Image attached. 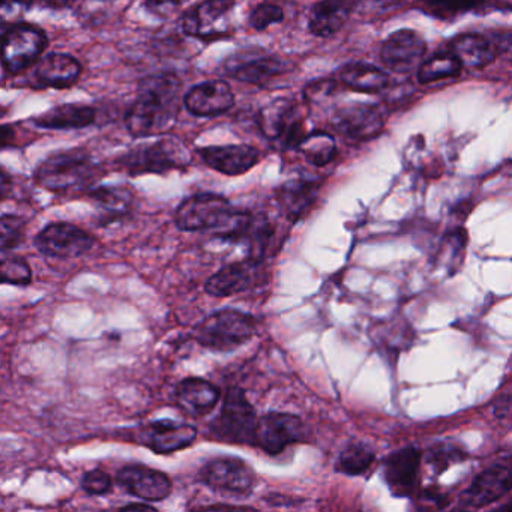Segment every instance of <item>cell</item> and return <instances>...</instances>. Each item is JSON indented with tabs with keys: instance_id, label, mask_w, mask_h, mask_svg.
Masks as SVG:
<instances>
[{
	"instance_id": "obj_29",
	"label": "cell",
	"mask_w": 512,
	"mask_h": 512,
	"mask_svg": "<svg viewBox=\"0 0 512 512\" xmlns=\"http://www.w3.org/2000/svg\"><path fill=\"white\" fill-rule=\"evenodd\" d=\"M95 208L100 212L106 223L121 221L133 212L136 196L130 187L125 185H112V187H98L88 194Z\"/></svg>"
},
{
	"instance_id": "obj_39",
	"label": "cell",
	"mask_w": 512,
	"mask_h": 512,
	"mask_svg": "<svg viewBox=\"0 0 512 512\" xmlns=\"http://www.w3.org/2000/svg\"><path fill=\"white\" fill-rule=\"evenodd\" d=\"M82 488L89 496H103L112 491V476L101 469L89 470L83 475Z\"/></svg>"
},
{
	"instance_id": "obj_40",
	"label": "cell",
	"mask_w": 512,
	"mask_h": 512,
	"mask_svg": "<svg viewBox=\"0 0 512 512\" xmlns=\"http://www.w3.org/2000/svg\"><path fill=\"white\" fill-rule=\"evenodd\" d=\"M337 88L338 83L334 82V80H316V82L308 83L304 91V97L310 103L319 104L332 97L337 92Z\"/></svg>"
},
{
	"instance_id": "obj_13",
	"label": "cell",
	"mask_w": 512,
	"mask_h": 512,
	"mask_svg": "<svg viewBox=\"0 0 512 512\" xmlns=\"http://www.w3.org/2000/svg\"><path fill=\"white\" fill-rule=\"evenodd\" d=\"M512 490V454L500 458L482 470L461 494V506L467 509L485 508L502 499Z\"/></svg>"
},
{
	"instance_id": "obj_7",
	"label": "cell",
	"mask_w": 512,
	"mask_h": 512,
	"mask_svg": "<svg viewBox=\"0 0 512 512\" xmlns=\"http://www.w3.org/2000/svg\"><path fill=\"white\" fill-rule=\"evenodd\" d=\"M257 125L266 139L280 143L283 149H298L308 134L301 107L289 98H277L266 104L257 115Z\"/></svg>"
},
{
	"instance_id": "obj_45",
	"label": "cell",
	"mask_w": 512,
	"mask_h": 512,
	"mask_svg": "<svg viewBox=\"0 0 512 512\" xmlns=\"http://www.w3.org/2000/svg\"><path fill=\"white\" fill-rule=\"evenodd\" d=\"M122 509H154L148 503H130V505L124 506Z\"/></svg>"
},
{
	"instance_id": "obj_17",
	"label": "cell",
	"mask_w": 512,
	"mask_h": 512,
	"mask_svg": "<svg viewBox=\"0 0 512 512\" xmlns=\"http://www.w3.org/2000/svg\"><path fill=\"white\" fill-rule=\"evenodd\" d=\"M427 44L421 35L410 29H401L389 35L380 50L383 65L392 73L410 74L418 71L424 62Z\"/></svg>"
},
{
	"instance_id": "obj_8",
	"label": "cell",
	"mask_w": 512,
	"mask_h": 512,
	"mask_svg": "<svg viewBox=\"0 0 512 512\" xmlns=\"http://www.w3.org/2000/svg\"><path fill=\"white\" fill-rule=\"evenodd\" d=\"M49 46L46 32L31 23H16L2 37V65L8 74L23 73L40 61Z\"/></svg>"
},
{
	"instance_id": "obj_6",
	"label": "cell",
	"mask_w": 512,
	"mask_h": 512,
	"mask_svg": "<svg viewBox=\"0 0 512 512\" xmlns=\"http://www.w3.org/2000/svg\"><path fill=\"white\" fill-rule=\"evenodd\" d=\"M235 212L232 203L220 194H193L176 209L175 223L182 232H209L217 236L229 226Z\"/></svg>"
},
{
	"instance_id": "obj_35",
	"label": "cell",
	"mask_w": 512,
	"mask_h": 512,
	"mask_svg": "<svg viewBox=\"0 0 512 512\" xmlns=\"http://www.w3.org/2000/svg\"><path fill=\"white\" fill-rule=\"evenodd\" d=\"M424 458L434 475L440 476L449 467L466 460L467 452L458 443L437 442L425 451Z\"/></svg>"
},
{
	"instance_id": "obj_24",
	"label": "cell",
	"mask_w": 512,
	"mask_h": 512,
	"mask_svg": "<svg viewBox=\"0 0 512 512\" xmlns=\"http://www.w3.org/2000/svg\"><path fill=\"white\" fill-rule=\"evenodd\" d=\"M227 70L233 79L248 85L265 86L271 80L283 76L289 71V65L277 56H251L242 58L236 56L232 62H227Z\"/></svg>"
},
{
	"instance_id": "obj_5",
	"label": "cell",
	"mask_w": 512,
	"mask_h": 512,
	"mask_svg": "<svg viewBox=\"0 0 512 512\" xmlns=\"http://www.w3.org/2000/svg\"><path fill=\"white\" fill-rule=\"evenodd\" d=\"M259 419L244 389H227L220 415L211 424V434L218 442L232 445H256Z\"/></svg>"
},
{
	"instance_id": "obj_3",
	"label": "cell",
	"mask_w": 512,
	"mask_h": 512,
	"mask_svg": "<svg viewBox=\"0 0 512 512\" xmlns=\"http://www.w3.org/2000/svg\"><path fill=\"white\" fill-rule=\"evenodd\" d=\"M256 329V319L251 314L223 308L197 323L193 337L205 349L226 353L248 343L256 335Z\"/></svg>"
},
{
	"instance_id": "obj_38",
	"label": "cell",
	"mask_w": 512,
	"mask_h": 512,
	"mask_svg": "<svg viewBox=\"0 0 512 512\" xmlns=\"http://www.w3.org/2000/svg\"><path fill=\"white\" fill-rule=\"evenodd\" d=\"M284 20V11L280 5L262 2L251 11L248 23L254 31H266L271 25H280Z\"/></svg>"
},
{
	"instance_id": "obj_47",
	"label": "cell",
	"mask_w": 512,
	"mask_h": 512,
	"mask_svg": "<svg viewBox=\"0 0 512 512\" xmlns=\"http://www.w3.org/2000/svg\"><path fill=\"white\" fill-rule=\"evenodd\" d=\"M2 2H4V4H5V2H7V0H2Z\"/></svg>"
},
{
	"instance_id": "obj_46",
	"label": "cell",
	"mask_w": 512,
	"mask_h": 512,
	"mask_svg": "<svg viewBox=\"0 0 512 512\" xmlns=\"http://www.w3.org/2000/svg\"><path fill=\"white\" fill-rule=\"evenodd\" d=\"M500 509H505V511H512V500L508 503V505L502 506Z\"/></svg>"
},
{
	"instance_id": "obj_18",
	"label": "cell",
	"mask_w": 512,
	"mask_h": 512,
	"mask_svg": "<svg viewBox=\"0 0 512 512\" xmlns=\"http://www.w3.org/2000/svg\"><path fill=\"white\" fill-rule=\"evenodd\" d=\"M115 481L125 493L145 502H163L172 494V479L166 473L142 464L122 467Z\"/></svg>"
},
{
	"instance_id": "obj_36",
	"label": "cell",
	"mask_w": 512,
	"mask_h": 512,
	"mask_svg": "<svg viewBox=\"0 0 512 512\" xmlns=\"http://www.w3.org/2000/svg\"><path fill=\"white\" fill-rule=\"evenodd\" d=\"M26 224L17 215L4 214L0 220V248L7 254L16 250L25 241Z\"/></svg>"
},
{
	"instance_id": "obj_26",
	"label": "cell",
	"mask_w": 512,
	"mask_h": 512,
	"mask_svg": "<svg viewBox=\"0 0 512 512\" xmlns=\"http://www.w3.org/2000/svg\"><path fill=\"white\" fill-rule=\"evenodd\" d=\"M352 10V0H319L311 8L308 29L314 37H332L346 25Z\"/></svg>"
},
{
	"instance_id": "obj_12",
	"label": "cell",
	"mask_w": 512,
	"mask_h": 512,
	"mask_svg": "<svg viewBox=\"0 0 512 512\" xmlns=\"http://www.w3.org/2000/svg\"><path fill=\"white\" fill-rule=\"evenodd\" d=\"M308 428L292 413L268 412L259 418L256 446L269 455H278L295 443L307 442Z\"/></svg>"
},
{
	"instance_id": "obj_42",
	"label": "cell",
	"mask_w": 512,
	"mask_h": 512,
	"mask_svg": "<svg viewBox=\"0 0 512 512\" xmlns=\"http://www.w3.org/2000/svg\"><path fill=\"white\" fill-rule=\"evenodd\" d=\"M364 10L373 11V13H382L389 10L394 5L400 4L401 0H358Z\"/></svg>"
},
{
	"instance_id": "obj_28",
	"label": "cell",
	"mask_w": 512,
	"mask_h": 512,
	"mask_svg": "<svg viewBox=\"0 0 512 512\" xmlns=\"http://www.w3.org/2000/svg\"><path fill=\"white\" fill-rule=\"evenodd\" d=\"M449 52L457 56L461 65L472 70L487 67L500 55L493 37L482 34H463L449 44Z\"/></svg>"
},
{
	"instance_id": "obj_2",
	"label": "cell",
	"mask_w": 512,
	"mask_h": 512,
	"mask_svg": "<svg viewBox=\"0 0 512 512\" xmlns=\"http://www.w3.org/2000/svg\"><path fill=\"white\" fill-rule=\"evenodd\" d=\"M191 152L176 137H163L152 143L134 146L118 160V167L130 176L166 175L187 169Z\"/></svg>"
},
{
	"instance_id": "obj_44",
	"label": "cell",
	"mask_w": 512,
	"mask_h": 512,
	"mask_svg": "<svg viewBox=\"0 0 512 512\" xmlns=\"http://www.w3.org/2000/svg\"><path fill=\"white\" fill-rule=\"evenodd\" d=\"M494 7L502 11H512V0H493Z\"/></svg>"
},
{
	"instance_id": "obj_41",
	"label": "cell",
	"mask_w": 512,
	"mask_h": 512,
	"mask_svg": "<svg viewBox=\"0 0 512 512\" xmlns=\"http://www.w3.org/2000/svg\"><path fill=\"white\" fill-rule=\"evenodd\" d=\"M418 502H424L425 506L427 503H433L434 508H445L448 505V497L445 494L440 493L436 488H428V490L422 491L421 497H419Z\"/></svg>"
},
{
	"instance_id": "obj_15",
	"label": "cell",
	"mask_w": 512,
	"mask_h": 512,
	"mask_svg": "<svg viewBox=\"0 0 512 512\" xmlns=\"http://www.w3.org/2000/svg\"><path fill=\"white\" fill-rule=\"evenodd\" d=\"M199 431L187 422L160 419L140 425L134 433V442L145 445L157 454H173L196 442Z\"/></svg>"
},
{
	"instance_id": "obj_21",
	"label": "cell",
	"mask_w": 512,
	"mask_h": 512,
	"mask_svg": "<svg viewBox=\"0 0 512 512\" xmlns=\"http://www.w3.org/2000/svg\"><path fill=\"white\" fill-rule=\"evenodd\" d=\"M197 152L206 166L226 176L245 175L262 160L259 149L250 145L206 146Z\"/></svg>"
},
{
	"instance_id": "obj_27",
	"label": "cell",
	"mask_w": 512,
	"mask_h": 512,
	"mask_svg": "<svg viewBox=\"0 0 512 512\" xmlns=\"http://www.w3.org/2000/svg\"><path fill=\"white\" fill-rule=\"evenodd\" d=\"M97 122V110L86 104L68 103L52 107L34 118V124L44 130H83Z\"/></svg>"
},
{
	"instance_id": "obj_34",
	"label": "cell",
	"mask_w": 512,
	"mask_h": 512,
	"mask_svg": "<svg viewBox=\"0 0 512 512\" xmlns=\"http://www.w3.org/2000/svg\"><path fill=\"white\" fill-rule=\"evenodd\" d=\"M376 460V454L370 446L362 442L347 445L338 457L335 469L347 476L364 475Z\"/></svg>"
},
{
	"instance_id": "obj_1",
	"label": "cell",
	"mask_w": 512,
	"mask_h": 512,
	"mask_svg": "<svg viewBox=\"0 0 512 512\" xmlns=\"http://www.w3.org/2000/svg\"><path fill=\"white\" fill-rule=\"evenodd\" d=\"M181 91L176 74H152L140 80L136 101L125 115L128 133L136 139L169 134L181 112Z\"/></svg>"
},
{
	"instance_id": "obj_14",
	"label": "cell",
	"mask_w": 512,
	"mask_h": 512,
	"mask_svg": "<svg viewBox=\"0 0 512 512\" xmlns=\"http://www.w3.org/2000/svg\"><path fill=\"white\" fill-rule=\"evenodd\" d=\"M233 7L235 0H200L182 16L184 34L197 40L226 38L229 35L227 19Z\"/></svg>"
},
{
	"instance_id": "obj_20",
	"label": "cell",
	"mask_w": 512,
	"mask_h": 512,
	"mask_svg": "<svg viewBox=\"0 0 512 512\" xmlns=\"http://www.w3.org/2000/svg\"><path fill=\"white\" fill-rule=\"evenodd\" d=\"M184 106L197 118H215L233 109L235 94L229 83L209 80L194 86L185 94Z\"/></svg>"
},
{
	"instance_id": "obj_30",
	"label": "cell",
	"mask_w": 512,
	"mask_h": 512,
	"mask_svg": "<svg viewBox=\"0 0 512 512\" xmlns=\"http://www.w3.org/2000/svg\"><path fill=\"white\" fill-rule=\"evenodd\" d=\"M340 82L361 94H379L388 88L391 79L385 71L364 62H353L340 70Z\"/></svg>"
},
{
	"instance_id": "obj_19",
	"label": "cell",
	"mask_w": 512,
	"mask_h": 512,
	"mask_svg": "<svg viewBox=\"0 0 512 512\" xmlns=\"http://www.w3.org/2000/svg\"><path fill=\"white\" fill-rule=\"evenodd\" d=\"M332 125L347 139L365 142L382 133L383 118L380 110L373 104L353 103L335 112Z\"/></svg>"
},
{
	"instance_id": "obj_23",
	"label": "cell",
	"mask_w": 512,
	"mask_h": 512,
	"mask_svg": "<svg viewBox=\"0 0 512 512\" xmlns=\"http://www.w3.org/2000/svg\"><path fill=\"white\" fill-rule=\"evenodd\" d=\"M82 71V64L73 56L49 53L38 61L34 79L44 88L70 89L79 82Z\"/></svg>"
},
{
	"instance_id": "obj_33",
	"label": "cell",
	"mask_w": 512,
	"mask_h": 512,
	"mask_svg": "<svg viewBox=\"0 0 512 512\" xmlns=\"http://www.w3.org/2000/svg\"><path fill=\"white\" fill-rule=\"evenodd\" d=\"M461 62L452 52L437 53L433 58L422 62L418 70V80L422 85L440 82V80L451 79L460 76Z\"/></svg>"
},
{
	"instance_id": "obj_16",
	"label": "cell",
	"mask_w": 512,
	"mask_h": 512,
	"mask_svg": "<svg viewBox=\"0 0 512 512\" xmlns=\"http://www.w3.org/2000/svg\"><path fill=\"white\" fill-rule=\"evenodd\" d=\"M421 449L415 446L398 449L385 458L382 464V478L395 497H413L419 485L421 470Z\"/></svg>"
},
{
	"instance_id": "obj_31",
	"label": "cell",
	"mask_w": 512,
	"mask_h": 512,
	"mask_svg": "<svg viewBox=\"0 0 512 512\" xmlns=\"http://www.w3.org/2000/svg\"><path fill=\"white\" fill-rule=\"evenodd\" d=\"M296 151L301 152L307 158L308 163L313 166L325 167L337 155V145H335V139L331 134L325 133V131H313L304 137Z\"/></svg>"
},
{
	"instance_id": "obj_4",
	"label": "cell",
	"mask_w": 512,
	"mask_h": 512,
	"mask_svg": "<svg viewBox=\"0 0 512 512\" xmlns=\"http://www.w3.org/2000/svg\"><path fill=\"white\" fill-rule=\"evenodd\" d=\"M97 173V163L85 149H68L46 158L35 172V181L52 193H67L91 184Z\"/></svg>"
},
{
	"instance_id": "obj_9",
	"label": "cell",
	"mask_w": 512,
	"mask_h": 512,
	"mask_svg": "<svg viewBox=\"0 0 512 512\" xmlns=\"http://www.w3.org/2000/svg\"><path fill=\"white\" fill-rule=\"evenodd\" d=\"M199 481L224 496L247 497L256 487V473L247 461L221 455L206 461L199 470Z\"/></svg>"
},
{
	"instance_id": "obj_10",
	"label": "cell",
	"mask_w": 512,
	"mask_h": 512,
	"mask_svg": "<svg viewBox=\"0 0 512 512\" xmlns=\"http://www.w3.org/2000/svg\"><path fill=\"white\" fill-rule=\"evenodd\" d=\"M35 248L50 259L71 260L85 256L95 247V238L76 224H47L34 239Z\"/></svg>"
},
{
	"instance_id": "obj_25",
	"label": "cell",
	"mask_w": 512,
	"mask_h": 512,
	"mask_svg": "<svg viewBox=\"0 0 512 512\" xmlns=\"http://www.w3.org/2000/svg\"><path fill=\"white\" fill-rule=\"evenodd\" d=\"M320 182L313 179H290L277 190V203L290 223L301 220L317 200Z\"/></svg>"
},
{
	"instance_id": "obj_11",
	"label": "cell",
	"mask_w": 512,
	"mask_h": 512,
	"mask_svg": "<svg viewBox=\"0 0 512 512\" xmlns=\"http://www.w3.org/2000/svg\"><path fill=\"white\" fill-rule=\"evenodd\" d=\"M265 260L248 256L247 259L223 266L206 281L205 292L215 298H229L260 286L268 277Z\"/></svg>"
},
{
	"instance_id": "obj_37",
	"label": "cell",
	"mask_w": 512,
	"mask_h": 512,
	"mask_svg": "<svg viewBox=\"0 0 512 512\" xmlns=\"http://www.w3.org/2000/svg\"><path fill=\"white\" fill-rule=\"evenodd\" d=\"M0 280L13 286H29L32 283L31 266L23 257L4 256L0 263Z\"/></svg>"
},
{
	"instance_id": "obj_43",
	"label": "cell",
	"mask_w": 512,
	"mask_h": 512,
	"mask_svg": "<svg viewBox=\"0 0 512 512\" xmlns=\"http://www.w3.org/2000/svg\"><path fill=\"white\" fill-rule=\"evenodd\" d=\"M149 8L160 10V8L170 7V5L179 4V0H146Z\"/></svg>"
},
{
	"instance_id": "obj_32",
	"label": "cell",
	"mask_w": 512,
	"mask_h": 512,
	"mask_svg": "<svg viewBox=\"0 0 512 512\" xmlns=\"http://www.w3.org/2000/svg\"><path fill=\"white\" fill-rule=\"evenodd\" d=\"M487 0H419V11L439 20H455L464 14L481 10Z\"/></svg>"
},
{
	"instance_id": "obj_22",
	"label": "cell",
	"mask_w": 512,
	"mask_h": 512,
	"mask_svg": "<svg viewBox=\"0 0 512 512\" xmlns=\"http://www.w3.org/2000/svg\"><path fill=\"white\" fill-rule=\"evenodd\" d=\"M220 397V388L202 377L182 380L175 391L179 409L194 418H202L211 413L217 407Z\"/></svg>"
}]
</instances>
